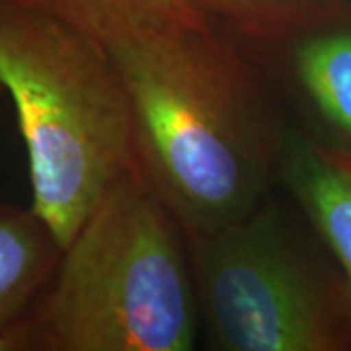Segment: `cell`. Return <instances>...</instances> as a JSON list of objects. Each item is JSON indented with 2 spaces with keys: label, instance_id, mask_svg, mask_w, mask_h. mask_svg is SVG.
<instances>
[{
  "label": "cell",
  "instance_id": "4",
  "mask_svg": "<svg viewBox=\"0 0 351 351\" xmlns=\"http://www.w3.org/2000/svg\"><path fill=\"white\" fill-rule=\"evenodd\" d=\"M199 326L219 351L351 350V293L269 195L188 239Z\"/></svg>",
  "mask_w": 351,
  "mask_h": 351
},
{
  "label": "cell",
  "instance_id": "2",
  "mask_svg": "<svg viewBox=\"0 0 351 351\" xmlns=\"http://www.w3.org/2000/svg\"><path fill=\"white\" fill-rule=\"evenodd\" d=\"M0 88L27 154L29 207L64 250L108 189L137 170L123 78L94 34L32 0H0Z\"/></svg>",
  "mask_w": 351,
  "mask_h": 351
},
{
  "label": "cell",
  "instance_id": "10",
  "mask_svg": "<svg viewBox=\"0 0 351 351\" xmlns=\"http://www.w3.org/2000/svg\"><path fill=\"white\" fill-rule=\"evenodd\" d=\"M2 94H4V92H2V88H0V96H2Z\"/></svg>",
  "mask_w": 351,
  "mask_h": 351
},
{
  "label": "cell",
  "instance_id": "5",
  "mask_svg": "<svg viewBox=\"0 0 351 351\" xmlns=\"http://www.w3.org/2000/svg\"><path fill=\"white\" fill-rule=\"evenodd\" d=\"M252 57L276 59L291 86L330 131L328 141L351 152V22L314 20V12L254 41Z\"/></svg>",
  "mask_w": 351,
  "mask_h": 351
},
{
  "label": "cell",
  "instance_id": "8",
  "mask_svg": "<svg viewBox=\"0 0 351 351\" xmlns=\"http://www.w3.org/2000/svg\"><path fill=\"white\" fill-rule=\"evenodd\" d=\"M47 12L108 39L168 25L207 22L188 0H32Z\"/></svg>",
  "mask_w": 351,
  "mask_h": 351
},
{
  "label": "cell",
  "instance_id": "7",
  "mask_svg": "<svg viewBox=\"0 0 351 351\" xmlns=\"http://www.w3.org/2000/svg\"><path fill=\"white\" fill-rule=\"evenodd\" d=\"M61 256V244L32 207L0 205V336L24 326Z\"/></svg>",
  "mask_w": 351,
  "mask_h": 351
},
{
  "label": "cell",
  "instance_id": "1",
  "mask_svg": "<svg viewBox=\"0 0 351 351\" xmlns=\"http://www.w3.org/2000/svg\"><path fill=\"white\" fill-rule=\"evenodd\" d=\"M101 41L129 96L138 174L186 239L250 215L279 174L287 127L248 49L211 22Z\"/></svg>",
  "mask_w": 351,
  "mask_h": 351
},
{
  "label": "cell",
  "instance_id": "6",
  "mask_svg": "<svg viewBox=\"0 0 351 351\" xmlns=\"http://www.w3.org/2000/svg\"><path fill=\"white\" fill-rule=\"evenodd\" d=\"M351 293V152L287 127L279 174Z\"/></svg>",
  "mask_w": 351,
  "mask_h": 351
},
{
  "label": "cell",
  "instance_id": "3",
  "mask_svg": "<svg viewBox=\"0 0 351 351\" xmlns=\"http://www.w3.org/2000/svg\"><path fill=\"white\" fill-rule=\"evenodd\" d=\"M24 326L32 351L193 350L188 239L138 170L108 189L64 248Z\"/></svg>",
  "mask_w": 351,
  "mask_h": 351
},
{
  "label": "cell",
  "instance_id": "9",
  "mask_svg": "<svg viewBox=\"0 0 351 351\" xmlns=\"http://www.w3.org/2000/svg\"><path fill=\"white\" fill-rule=\"evenodd\" d=\"M211 24L239 41H254L306 14L316 12L318 0H188Z\"/></svg>",
  "mask_w": 351,
  "mask_h": 351
}]
</instances>
